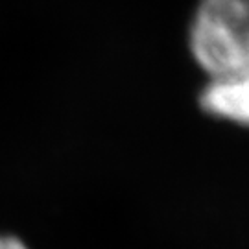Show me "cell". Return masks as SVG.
<instances>
[{"label":"cell","mask_w":249,"mask_h":249,"mask_svg":"<svg viewBox=\"0 0 249 249\" xmlns=\"http://www.w3.org/2000/svg\"><path fill=\"white\" fill-rule=\"evenodd\" d=\"M0 249H28L26 244L18 240L17 236H9V234H0Z\"/></svg>","instance_id":"3"},{"label":"cell","mask_w":249,"mask_h":249,"mask_svg":"<svg viewBox=\"0 0 249 249\" xmlns=\"http://www.w3.org/2000/svg\"><path fill=\"white\" fill-rule=\"evenodd\" d=\"M199 104L209 115L249 127V69L211 78Z\"/></svg>","instance_id":"2"},{"label":"cell","mask_w":249,"mask_h":249,"mask_svg":"<svg viewBox=\"0 0 249 249\" xmlns=\"http://www.w3.org/2000/svg\"><path fill=\"white\" fill-rule=\"evenodd\" d=\"M190 52L209 78L249 69V0H199Z\"/></svg>","instance_id":"1"}]
</instances>
